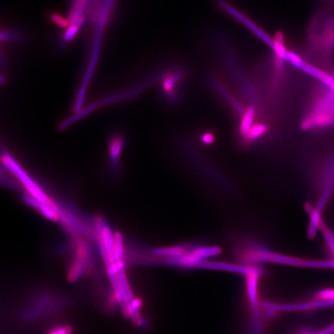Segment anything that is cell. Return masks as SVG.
<instances>
[{
  "label": "cell",
  "instance_id": "obj_3",
  "mask_svg": "<svg viewBox=\"0 0 334 334\" xmlns=\"http://www.w3.org/2000/svg\"><path fill=\"white\" fill-rule=\"evenodd\" d=\"M115 236V256L116 261H124L125 251L123 238L119 232H116Z\"/></svg>",
  "mask_w": 334,
  "mask_h": 334
},
{
  "label": "cell",
  "instance_id": "obj_1",
  "mask_svg": "<svg viewBox=\"0 0 334 334\" xmlns=\"http://www.w3.org/2000/svg\"><path fill=\"white\" fill-rule=\"evenodd\" d=\"M2 162L4 166L11 173H13L17 179H19L32 197L41 204H46L60 212L58 207L54 204V201L35 183V181L26 173V171H24V170L13 157H11L10 154H5L3 156Z\"/></svg>",
  "mask_w": 334,
  "mask_h": 334
},
{
  "label": "cell",
  "instance_id": "obj_2",
  "mask_svg": "<svg viewBox=\"0 0 334 334\" xmlns=\"http://www.w3.org/2000/svg\"><path fill=\"white\" fill-rule=\"evenodd\" d=\"M123 145H124V142L121 137H115L110 143V157H111L113 164L115 166H117L118 159L120 155Z\"/></svg>",
  "mask_w": 334,
  "mask_h": 334
},
{
  "label": "cell",
  "instance_id": "obj_4",
  "mask_svg": "<svg viewBox=\"0 0 334 334\" xmlns=\"http://www.w3.org/2000/svg\"><path fill=\"white\" fill-rule=\"evenodd\" d=\"M71 333V329L68 326H59L55 329L51 330L48 334H70Z\"/></svg>",
  "mask_w": 334,
  "mask_h": 334
}]
</instances>
